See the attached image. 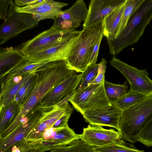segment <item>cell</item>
I'll list each match as a JSON object with an SVG mask.
<instances>
[{
    "label": "cell",
    "instance_id": "cell-1",
    "mask_svg": "<svg viewBox=\"0 0 152 152\" xmlns=\"http://www.w3.org/2000/svg\"><path fill=\"white\" fill-rule=\"evenodd\" d=\"M35 71L37 75L35 86L28 98L21 105L20 112L11 124L14 128L18 126L31 110L40 107V103L45 96L76 72L69 68L65 60L49 61Z\"/></svg>",
    "mask_w": 152,
    "mask_h": 152
},
{
    "label": "cell",
    "instance_id": "cell-2",
    "mask_svg": "<svg viewBox=\"0 0 152 152\" xmlns=\"http://www.w3.org/2000/svg\"><path fill=\"white\" fill-rule=\"evenodd\" d=\"M152 19V0H145L117 38L107 40L110 53L115 56L125 48L136 43Z\"/></svg>",
    "mask_w": 152,
    "mask_h": 152
},
{
    "label": "cell",
    "instance_id": "cell-3",
    "mask_svg": "<svg viewBox=\"0 0 152 152\" xmlns=\"http://www.w3.org/2000/svg\"><path fill=\"white\" fill-rule=\"evenodd\" d=\"M152 118V95L122 110L118 131L125 141H138L142 130Z\"/></svg>",
    "mask_w": 152,
    "mask_h": 152
},
{
    "label": "cell",
    "instance_id": "cell-4",
    "mask_svg": "<svg viewBox=\"0 0 152 152\" xmlns=\"http://www.w3.org/2000/svg\"><path fill=\"white\" fill-rule=\"evenodd\" d=\"M104 19L83 27L68 58V67L76 72H83L89 65L94 48L103 33Z\"/></svg>",
    "mask_w": 152,
    "mask_h": 152
},
{
    "label": "cell",
    "instance_id": "cell-5",
    "mask_svg": "<svg viewBox=\"0 0 152 152\" xmlns=\"http://www.w3.org/2000/svg\"><path fill=\"white\" fill-rule=\"evenodd\" d=\"M81 31L62 30L52 26L49 29L21 44L18 48L26 56L43 50L80 34Z\"/></svg>",
    "mask_w": 152,
    "mask_h": 152
},
{
    "label": "cell",
    "instance_id": "cell-6",
    "mask_svg": "<svg viewBox=\"0 0 152 152\" xmlns=\"http://www.w3.org/2000/svg\"><path fill=\"white\" fill-rule=\"evenodd\" d=\"M15 2L11 0L7 16L0 26V45L5 43L22 32L37 26L39 21L32 15L18 12Z\"/></svg>",
    "mask_w": 152,
    "mask_h": 152
},
{
    "label": "cell",
    "instance_id": "cell-7",
    "mask_svg": "<svg viewBox=\"0 0 152 152\" xmlns=\"http://www.w3.org/2000/svg\"><path fill=\"white\" fill-rule=\"evenodd\" d=\"M110 63L127 79L130 85V90L147 96L152 95V80L146 70L139 69L129 65L115 56L113 57Z\"/></svg>",
    "mask_w": 152,
    "mask_h": 152
},
{
    "label": "cell",
    "instance_id": "cell-8",
    "mask_svg": "<svg viewBox=\"0 0 152 152\" xmlns=\"http://www.w3.org/2000/svg\"><path fill=\"white\" fill-rule=\"evenodd\" d=\"M45 113L40 107L31 110L10 133L0 139V152H9L13 145L25 139L38 124Z\"/></svg>",
    "mask_w": 152,
    "mask_h": 152
},
{
    "label": "cell",
    "instance_id": "cell-9",
    "mask_svg": "<svg viewBox=\"0 0 152 152\" xmlns=\"http://www.w3.org/2000/svg\"><path fill=\"white\" fill-rule=\"evenodd\" d=\"M122 110L115 103L101 108L87 110L83 115L85 121L91 125L107 126L118 130Z\"/></svg>",
    "mask_w": 152,
    "mask_h": 152
},
{
    "label": "cell",
    "instance_id": "cell-10",
    "mask_svg": "<svg viewBox=\"0 0 152 152\" xmlns=\"http://www.w3.org/2000/svg\"><path fill=\"white\" fill-rule=\"evenodd\" d=\"M88 9L82 0L77 1L69 8L62 11L54 20L53 26L62 30H75L87 16Z\"/></svg>",
    "mask_w": 152,
    "mask_h": 152
},
{
    "label": "cell",
    "instance_id": "cell-11",
    "mask_svg": "<svg viewBox=\"0 0 152 152\" xmlns=\"http://www.w3.org/2000/svg\"><path fill=\"white\" fill-rule=\"evenodd\" d=\"M80 34L46 49L26 56L27 61L37 63L66 60Z\"/></svg>",
    "mask_w": 152,
    "mask_h": 152
},
{
    "label": "cell",
    "instance_id": "cell-12",
    "mask_svg": "<svg viewBox=\"0 0 152 152\" xmlns=\"http://www.w3.org/2000/svg\"><path fill=\"white\" fill-rule=\"evenodd\" d=\"M121 138L118 132L114 129L89 125L83 128L80 139L92 147H102L114 143Z\"/></svg>",
    "mask_w": 152,
    "mask_h": 152
},
{
    "label": "cell",
    "instance_id": "cell-13",
    "mask_svg": "<svg viewBox=\"0 0 152 152\" xmlns=\"http://www.w3.org/2000/svg\"><path fill=\"white\" fill-rule=\"evenodd\" d=\"M67 5V3L51 0H39L35 4L25 7H18L16 5L15 9L18 12L32 15L39 22L46 19L54 20L62 11L61 9Z\"/></svg>",
    "mask_w": 152,
    "mask_h": 152
},
{
    "label": "cell",
    "instance_id": "cell-14",
    "mask_svg": "<svg viewBox=\"0 0 152 152\" xmlns=\"http://www.w3.org/2000/svg\"><path fill=\"white\" fill-rule=\"evenodd\" d=\"M80 134L75 133L68 125L60 128H48L42 138V146L46 151L52 148L70 144L75 140L80 139Z\"/></svg>",
    "mask_w": 152,
    "mask_h": 152
},
{
    "label": "cell",
    "instance_id": "cell-15",
    "mask_svg": "<svg viewBox=\"0 0 152 152\" xmlns=\"http://www.w3.org/2000/svg\"><path fill=\"white\" fill-rule=\"evenodd\" d=\"M81 74L75 73L68 77L55 88L43 99L40 104L41 109L45 113L53 109V107L76 88L80 80Z\"/></svg>",
    "mask_w": 152,
    "mask_h": 152
},
{
    "label": "cell",
    "instance_id": "cell-16",
    "mask_svg": "<svg viewBox=\"0 0 152 152\" xmlns=\"http://www.w3.org/2000/svg\"><path fill=\"white\" fill-rule=\"evenodd\" d=\"M33 71L16 76L0 77V110L15 100V96L22 85L31 76Z\"/></svg>",
    "mask_w": 152,
    "mask_h": 152
},
{
    "label": "cell",
    "instance_id": "cell-17",
    "mask_svg": "<svg viewBox=\"0 0 152 152\" xmlns=\"http://www.w3.org/2000/svg\"><path fill=\"white\" fill-rule=\"evenodd\" d=\"M125 0H91L87 17L83 27L103 20L112 11L122 4Z\"/></svg>",
    "mask_w": 152,
    "mask_h": 152
},
{
    "label": "cell",
    "instance_id": "cell-18",
    "mask_svg": "<svg viewBox=\"0 0 152 152\" xmlns=\"http://www.w3.org/2000/svg\"><path fill=\"white\" fill-rule=\"evenodd\" d=\"M72 107L67 102L58 108H54L52 110L45 113L38 124L30 132L26 138L42 139L45 130L52 127L56 122Z\"/></svg>",
    "mask_w": 152,
    "mask_h": 152
},
{
    "label": "cell",
    "instance_id": "cell-19",
    "mask_svg": "<svg viewBox=\"0 0 152 152\" xmlns=\"http://www.w3.org/2000/svg\"><path fill=\"white\" fill-rule=\"evenodd\" d=\"M26 56L18 48H1L0 75H4L27 61Z\"/></svg>",
    "mask_w": 152,
    "mask_h": 152
},
{
    "label": "cell",
    "instance_id": "cell-20",
    "mask_svg": "<svg viewBox=\"0 0 152 152\" xmlns=\"http://www.w3.org/2000/svg\"><path fill=\"white\" fill-rule=\"evenodd\" d=\"M126 0L104 19L103 35L107 40L115 39L116 31L125 6Z\"/></svg>",
    "mask_w": 152,
    "mask_h": 152
},
{
    "label": "cell",
    "instance_id": "cell-21",
    "mask_svg": "<svg viewBox=\"0 0 152 152\" xmlns=\"http://www.w3.org/2000/svg\"><path fill=\"white\" fill-rule=\"evenodd\" d=\"M104 79L87 103L81 109L80 113L82 115L85 111L87 110L101 108L111 104L105 92L104 85Z\"/></svg>",
    "mask_w": 152,
    "mask_h": 152
},
{
    "label": "cell",
    "instance_id": "cell-22",
    "mask_svg": "<svg viewBox=\"0 0 152 152\" xmlns=\"http://www.w3.org/2000/svg\"><path fill=\"white\" fill-rule=\"evenodd\" d=\"M21 107V105L14 100L0 110V133L12 122L20 112Z\"/></svg>",
    "mask_w": 152,
    "mask_h": 152
},
{
    "label": "cell",
    "instance_id": "cell-23",
    "mask_svg": "<svg viewBox=\"0 0 152 152\" xmlns=\"http://www.w3.org/2000/svg\"><path fill=\"white\" fill-rule=\"evenodd\" d=\"M144 1L126 0L124 9L116 31L115 39L123 30L131 17L142 5Z\"/></svg>",
    "mask_w": 152,
    "mask_h": 152
},
{
    "label": "cell",
    "instance_id": "cell-24",
    "mask_svg": "<svg viewBox=\"0 0 152 152\" xmlns=\"http://www.w3.org/2000/svg\"><path fill=\"white\" fill-rule=\"evenodd\" d=\"M94 152H144L137 148L133 144L121 139L115 142L102 147H92Z\"/></svg>",
    "mask_w": 152,
    "mask_h": 152
},
{
    "label": "cell",
    "instance_id": "cell-25",
    "mask_svg": "<svg viewBox=\"0 0 152 152\" xmlns=\"http://www.w3.org/2000/svg\"><path fill=\"white\" fill-rule=\"evenodd\" d=\"M104 85L106 95L111 103H115L129 91L125 83L115 84L104 80Z\"/></svg>",
    "mask_w": 152,
    "mask_h": 152
},
{
    "label": "cell",
    "instance_id": "cell-26",
    "mask_svg": "<svg viewBox=\"0 0 152 152\" xmlns=\"http://www.w3.org/2000/svg\"><path fill=\"white\" fill-rule=\"evenodd\" d=\"M99 64L89 65L81 74L79 81L74 91V95L91 85L98 74Z\"/></svg>",
    "mask_w": 152,
    "mask_h": 152
},
{
    "label": "cell",
    "instance_id": "cell-27",
    "mask_svg": "<svg viewBox=\"0 0 152 152\" xmlns=\"http://www.w3.org/2000/svg\"><path fill=\"white\" fill-rule=\"evenodd\" d=\"M100 84H91L77 94L74 95L72 99L69 101L73 107L80 112L82 108L87 103Z\"/></svg>",
    "mask_w": 152,
    "mask_h": 152
},
{
    "label": "cell",
    "instance_id": "cell-28",
    "mask_svg": "<svg viewBox=\"0 0 152 152\" xmlns=\"http://www.w3.org/2000/svg\"><path fill=\"white\" fill-rule=\"evenodd\" d=\"M31 77L21 87L15 96V100L21 105L28 98L35 86L37 79V73L35 71Z\"/></svg>",
    "mask_w": 152,
    "mask_h": 152
},
{
    "label": "cell",
    "instance_id": "cell-29",
    "mask_svg": "<svg viewBox=\"0 0 152 152\" xmlns=\"http://www.w3.org/2000/svg\"><path fill=\"white\" fill-rule=\"evenodd\" d=\"M49 152H94L92 147L81 139L75 140L70 144L50 149Z\"/></svg>",
    "mask_w": 152,
    "mask_h": 152
},
{
    "label": "cell",
    "instance_id": "cell-30",
    "mask_svg": "<svg viewBox=\"0 0 152 152\" xmlns=\"http://www.w3.org/2000/svg\"><path fill=\"white\" fill-rule=\"evenodd\" d=\"M48 62L49 61H46L32 63L27 61L5 74L0 75V77H2L4 76H16L20 75L27 72L34 71L44 65Z\"/></svg>",
    "mask_w": 152,
    "mask_h": 152
},
{
    "label": "cell",
    "instance_id": "cell-31",
    "mask_svg": "<svg viewBox=\"0 0 152 152\" xmlns=\"http://www.w3.org/2000/svg\"><path fill=\"white\" fill-rule=\"evenodd\" d=\"M147 96L142 94L129 90L115 103L123 110L139 102Z\"/></svg>",
    "mask_w": 152,
    "mask_h": 152
},
{
    "label": "cell",
    "instance_id": "cell-32",
    "mask_svg": "<svg viewBox=\"0 0 152 152\" xmlns=\"http://www.w3.org/2000/svg\"><path fill=\"white\" fill-rule=\"evenodd\" d=\"M138 141L148 147H152V118L140 133Z\"/></svg>",
    "mask_w": 152,
    "mask_h": 152
},
{
    "label": "cell",
    "instance_id": "cell-33",
    "mask_svg": "<svg viewBox=\"0 0 152 152\" xmlns=\"http://www.w3.org/2000/svg\"><path fill=\"white\" fill-rule=\"evenodd\" d=\"M107 61L106 60L102 58L101 62L99 64L97 75L91 84H99L102 83L104 79Z\"/></svg>",
    "mask_w": 152,
    "mask_h": 152
},
{
    "label": "cell",
    "instance_id": "cell-34",
    "mask_svg": "<svg viewBox=\"0 0 152 152\" xmlns=\"http://www.w3.org/2000/svg\"><path fill=\"white\" fill-rule=\"evenodd\" d=\"M43 148L42 146V140L31 139L28 145L22 152H36Z\"/></svg>",
    "mask_w": 152,
    "mask_h": 152
},
{
    "label": "cell",
    "instance_id": "cell-35",
    "mask_svg": "<svg viewBox=\"0 0 152 152\" xmlns=\"http://www.w3.org/2000/svg\"><path fill=\"white\" fill-rule=\"evenodd\" d=\"M103 36V33L99 37L94 48L91 56L89 65L95 64H96L99 47Z\"/></svg>",
    "mask_w": 152,
    "mask_h": 152
},
{
    "label": "cell",
    "instance_id": "cell-36",
    "mask_svg": "<svg viewBox=\"0 0 152 152\" xmlns=\"http://www.w3.org/2000/svg\"><path fill=\"white\" fill-rule=\"evenodd\" d=\"M11 0H0V18L4 20L7 18Z\"/></svg>",
    "mask_w": 152,
    "mask_h": 152
},
{
    "label": "cell",
    "instance_id": "cell-37",
    "mask_svg": "<svg viewBox=\"0 0 152 152\" xmlns=\"http://www.w3.org/2000/svg\"><path fill=\"white\" fill-rule=\"evenodd\" d=\"M39 0H15V3L18 7L26 6L31 5L38 2Z\"/></svg>",
    "mask_w": 152,
    "mask_h": 152
},
{
    "label": "cell",
    "instance_id": "cell-38",
    "mask_svg": "<svg viewBox=\"0 0 152 152\" xmlns=\"http://www.w3.org/2000/svg\"><path fill=\"white\" fill-rule=\"evenodd\" d=\"M74 91H73L70 94L65 97L63 99L58 103L54 106L53 107V109L58 108L65 103L68 102V101H69L70 100L72 99L73 98L74 96Z\"/></svg>",
    "mask_w": 152,
    "mask_h": 152
},
{
    "label": "cell",
    "instance_id": "cell-39",
    "mask_svg": "<svg viewBox=\"0 0 152 152\" xmlns=\"http://www.w3.org/2000/svg\"><path fill=\"white\" fill-rule=\"evenodd\" d=\"M46 151L43 149V148H41L38 150H37L36 152H45Z\"/></svg>",
    "mask_w": 152,
    "mask_h": 152
}]
</instances>
